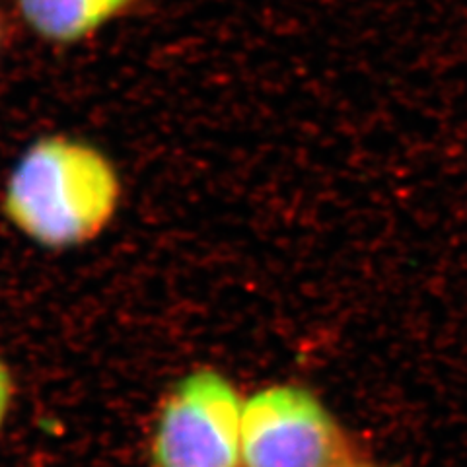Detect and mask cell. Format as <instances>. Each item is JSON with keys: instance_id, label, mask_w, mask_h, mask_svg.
<instances>
[{"instance_id": "obj_5", "label": "cell", "mask_w": 467, "mask_h": 467, "mask_svg": "<svg viewBox=\"0 0 467 467\" xmlns=\"http://www.w3.org/2000/svg\"><path fill=\"white\" fill-rule=\"evenodd\" d=\"M10 391H12V382H10V374L6 367L0 362V425L6 417L8 411V403H10Z\"/></svg>"}, {"instance_id": "obj_4", "label": "cell", "mask_w": 467, "mask_h": 467, "mask_svg": "<svg viewBox=\"0 0 467 467\" xmlns=\"http://www.w3.org/2000/svg\"><path fill=\"white\" fill-rule=\"evenodd\" d=\"M24 22L51 43H75L98 32L139 0H16Z\"/></svg>"}, {"instance_id": "obj_7", "label": "cell", "mask_w": 467, "mask_h": 467, "mask_svg": "<svg viewBox=\"0 0 467 467\" xmlns=\"http://www.w3.org/2000/svg\"><path fill=\"white\" fill-rule=\"evenodd\" d=\"M337 467H339V465H337Z\"/></svg>"}, {"instance_id": "obj_6", "label": "cell", "mask_w": 467, "mask_h": 467, "mask_svg": "<svg viewBox=\"0 0 467 467\" xmlns=\"http://www.w3.org/2000/svg\"><path fill=\"white\" fill-rule=\"evenodd\" d=\"M0 36H3V32H0Z\"/></svg>"}, {"instance_id": "obj_2", "label": "cell", "mask_w": 467, "mask_h": 467, "mask_svg": "<svg viewBox=\"0 0 467 467\" xmlns=\"http://www.w3.org/2000/svg\"><path fill=\"white\" fill-rule=\"evenodd\" d=\"M242 401L214 370L187 376L168 400L154 441L158 467H238Z\"/></svg>"}, {"instance_id": "obj_3", "label": "cell", "mask_w": 467, "mask_h": 467, "mask_svg": "<svg viewBox=\"0 0 467 467\" xmlns=\"http://www.w3.org/2000/svg\"><path fill=\"white\" fill-rule=\"evenodd\" d=\"M339 450L333 419L302 388L263 389L242 407L245 467H337Z\"/></svg>"}, {"instance_id": "obj_1", "label": "cell", "mask_w": 467, "mask_h": 467, "mask_svg": "<svg viewBox=\"0 0 467 467\" xmlns=\"http://www.w3.org/2000/svg\"><path fill=\"white\" fill-rule=\"evenodd\" d=\"M121 199L113 164L96 146L43 137L8 175L3 207L24 236L51 250L82 245L108 228Z\"/></svg>"}]
</instances>
